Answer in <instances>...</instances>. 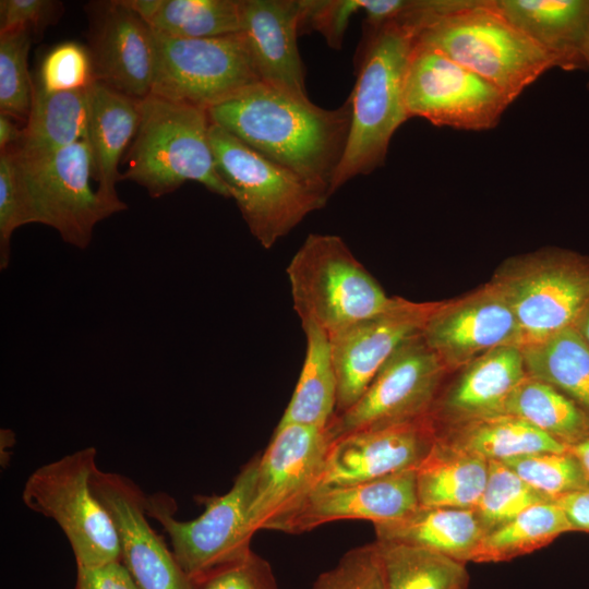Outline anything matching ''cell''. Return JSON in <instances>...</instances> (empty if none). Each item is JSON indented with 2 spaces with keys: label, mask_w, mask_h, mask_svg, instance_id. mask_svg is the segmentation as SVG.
Wrapping results in <instances>:
<instances>
[{
  "label": "cell",
  "mask_w": 589,
  "mask_h": 589,
  "mask_svg": "<svg viewBox=\"0 0 589 589\" xmlns=\"http://www.w3.org/2000/svg\"><path fill=\"white\" fill-rule=\"evenodd\" d=\"M212 123L330 196L351 124V101L326 109L264 82L211 107Z\"/></svg>",
  "instance_id": "obj_1"
},
{
  "label": "cell",
  "mask_w": 589,
  "mask_h": 589,
  "mask_svg": "<svg viewBox=\"0 0 589 589\" xmlns=\"http://www.w3.org/2000/svg\"><path fill=\"white\" fill-rule=\"evenodd\" d=\"M422 5L423 0H413L400 16L377 27H363L357 80L349 96L350 131L330 195L352 178L383 166L394 133L408 120L405 82Z\"/></svg>",
  "instance_id": "obj_2"
},
{
  "label": "cell",
  "mask_w": 589,
  "mask_h": 589,
  "mask_svg": "<svg viewBox=\"0 0 589 589\" xmlns=\"http://www.w3.org/2000/svg\"><path fill=\"white\" fill-rule=\"evenodd\" d=\"M416 44L435 48L482 76L513 103L554 60L515 27L494 0H433Z\"/></svg>",
  "instance_id": "obj_3"
},
{
  "label": "cell",
  "mask_w": 589,
  "mask_h": 589,
  "mask_svg": "<svg viewBox=\"0 0 589 589\" xmlns=\"http://www.w3.org/2000/svg\"><path fill=\"white\" fill-rule=\"evenodd\" d=\"M206 109L154 95L141 99V120L121 179L160 197L194 181L230 197L220 179L209 142Z\"/></svg>",
  "instance_id": "obj_4"
},
{
  "label": "cell",
  "mask_w": 589,
  "mask_h": 589,
  "mask_svg": "<svg viewBox=\"0 0 589 589\" xmlns=\"http://www.w3.org/2000/svg\"><path fill=\"white\" fill-rule=\"evenodd\" d=\"M209 142L220 179L250 232L265 249L322 208L329 197L212 122Z\"/></svg>",
  "instance_id": "obj_5"
},
{
  "label": "cell",
  "mask_w": 589,
  "mask_h": 589,
  "mask_svg": "<svg viewBox=\"0 0 589 589\" xmlns=\"http://www.w3.org/2000/svg\"><path fill=\"white\" fill-rule=\"evenodd\" d=\"M286 272L301 323H313L328 335L384 311L395 299L336 235L310 233Z\"/></svg>",
  "instance_id": "obj_6"
},
{
  "label": "cell",
  "mask_w": 589,
  "mask_h": 589,
  "mask_svg": "<svg viewBox=\"0 0 589 589\" xmlns=\"http://www.w3.org/2000/svg\"><path fill=\"white\" fill-rule=\"evenodd\" d=\"M96 455V448L88 446L47 462L31 473L22 491L27 508L60 527L76 567L120 561L113 520L92 488Z\"/></svg>",
  "instance_id": "obj_7"
},
{
  "label": "cell",
  "mask_w": 589,
  "mask_h": 589,
  "mask_svg": "<svg viewBox=\"0 0 589 589\" xmlns=\"http://www.w3.org/2000/svg\"><path fill=\"white\" fill-rule=\"evenodd\" d=\"M21 224H43L62 240L84 250L95 226L113 215L93 190L86 140L40 157H21L13 149Z\"/></svg>",
  "instance_id": "obj_8"
},
{
  "label": "cell",
  "mask_w": 589,
  "mask_h": 589,
  "mask_svg": "<svg viewBox=\"0 0 589 589\" xmlns=\"http://www.w3.org/2000/svg\"><path fill=\"white\" fill-rule=\"evenodd\" d=\"M260 455L251 458L223 495L204 497V512L193 520L175 517L176 503L164 494L147 496L146 510L167 532L171 551L187 575L194 579L251 552L255 533L251 507Z\"/></svg>",
  "instance_id": "obj_9"
},
{
  "label": "cell",
  "mask_w": 589,
  "mask_h": 589,
  "mask_svg": "<svg viewBox=\"0 0 589 589\" xmlns=\"http://www.w3.org/2000/svg\"><path fill=\"white\" fill-rule=\"evenodd\" d=\"M155 35L158 62L149 95L208 110L262 82L241 32L208 38Z\"/></svg>",
  "instance_id": "obj_10"
},
{
  "label": "cell",
  "mask_w": 589,
  "mask_h": 589,
  "mask_svg": "<svg viewBox=\"0 0 589 589\" xmlns=\"http://www.w3.org/2000/svg\"><path fill=\"white\" fill-rule=\"evenodd\" d=\"M493 281L517 318L520 347L575 325L589 302V260L544 251L514 261Z\"/></svg>",
  "instance_id": "obj_11"
},
{
  "label": "cell",
  "mask_w": 589,
  "mask_h": 589,
  "mask_svg": "<svg viewBox=\"0 0 589 589\" xmlns=\"http://www.w3.org/2000/svg\"><path fill=\"white\" fill-rule=\"evenodd\" d=\"M508 97L442 51L414 44L405 82L407 117L466 131L495 128Z\"/></svg>",
  "instance_id": "obj_12"
},
{
  "label": "cell",
  "mask_w": 589,
  "mask_h": 589,
  "mask_svg": "<svg viewBox=\"0 0 589 589\" xmlns=\"http://www.w3.org/2000/svg\"><path fill=\"white\" fill-rule=\"evenodd\" d=\"M447 369L422 334L399 346L361 397L335 414L329 442L345 435L411 422L430 416Z\"/></svg>",
  "instance_id": "obj_13"
},
{
  "label": "cell",
  "mask_w": 589,
  "mask_h": 589,
  "mask_svg": "<svg viewBox=\"0 0 589 589\" xmlns=\"http://www.w3.org/2000/svg\"><path fill=\"white\" fill-rule=\"evenodd\" d=\"M438 303L395 297L384 311L329 335L337 380L335 414L361 397L399 346L422 334Z\"/></svg>",
  "instance_id": "obj_14"
},
{
  "label": "cell",
  "mask_w": 589,
  "mask_h": 589,
  "mask_svg": "<svg viewBox=\"0 0 589 589\" xmlns=\"http://www.w3.org/2000/svg\"><path fill=\"white\" fill-rule=\"evenodd\" d=\"M326 429L277 425L259 458L251 522L268 529L292 512L321 481L329 446Z\"/></svg>",
  "instance_id": "obj_15"
},
{
  "label": "cell",
  "mask_w": 589,
  "mask_h": 589,
  "mask_svg": "<svg viewBox=\"0 0 589 589\" xmlns=\"http://www.w3.org/2000/svg\"><path fill=\"white\" fill-rule=\"evenodd\" d=\"M92 488L110 514L120 544V562L139 589H193L147 517V495L129 478L95 470Z\"/></svg>",
  "instance_id": "obj_16"
},
{
  "label": "cell",
  "mask_w": 589,
  "mask_h": 589,
  "mask_svg": "<svg viewBox=\"0 0 589 589\" xmlns=\"http://www.w3.org/2000/svg\"><path fill=\"white\" fill-rule=\"evenodd\" d=\"M422 337L447 371L466 366L495 348L521 345L515 313L494 283L459 300L440 302Z\"/></svg>",
  "instance_id": "obj_17"
},
{
  "label": "cell",
  "mask_w": 589,
  "mask_h": 589,
  "mask_svg": "<svg viewBox=\"0 0 589 589\" xmlns=\"http://www.w3.org/2000/svg\"><path fill=\"white\" fill-rule=\"evenodd\" d=\"M94 8L88 50L95 81L133 98L147 97L158 62L155 32L124 0Z\"/></svg>",
  "instance_id": "obj_18"
},
{
  "label": "cell",
  "mask_w": 589,
  "mask_h": 589,
  "mask_svg": "<svg viewBox=\"0 0 589 589\" xmlns=\"http://www.w3.org/2000/svg\"><path fill=\"white\" fill-rule=\"evenodd\" d=\"M436 438L426 418L354 432L329 443L320 486H341L417 469Z\"/></svg>",
  "instance_id": "obj_19"
},
{
  "label": "cell",
  "mask_w": 589,
  "mask_h": 589,
  "mask_svg": "<svg viewBox=\"0 0 589 589\" xmlns=\"http://www.w3.org/2000/svg\"><path fill=\"white\" fill-rule=\"evenodd\" d=\"M418 506L416 469H409L366 482L316 488L271 530L301 533L342 519L375 525L401 518Z\"/></svg>",
  "instance_id": "obj_20"
},
{
  "label": "cell",
  "mask_w": 589,
  "mask_h": 589,
  "mask_svg": "<svg viewBox=\"0 0 589 589\" xmlns=\"http://www.w3.org/2000/svg\"><path fill=\"white\" fill-rule=\"evenodd\" d=\"M300 0H241V33L261 81L308 97L298 49Z\"/></svg>",
  "instance_id": "obj_21"
},
{
  "label": "cell",
  "mask_w": 589,
  "mask_h": 589,
  "mask_svg": "<svg viewBox=\"0 0 589 589\" xmlns=\"http://www.w3.org/2000/svg\"><path fill=\"white\" fill-rule=\"evenodd\" d=\"M140 120L141 99L121 94L98 81L91 85L85 140L98 182L97 194L112 214L128 207L116 190L117 182L121 180L118 166L136 135Z\"/></svg>",
  "instance_id": "obj_22"
},
{
  "label": "cell",
  "mask_w": 589,
  "mask_h": 589,
  "mask_svg": "<svg viewBox=\"0 0 589 589\" xmlns=\"http://www.w3.org/2000/svg\"><path fill=\"white\" fill-rule=\"evenodd\" d=\"M500 12L564 71L586 70L589 0H494Z\"/></svg>",
  "instance_id": "obj_23"
},
{
  "label": "cell",
  "mask_w": 589,
  "mask_h": 589,
  "mask_svg": "<svg viewBox=\"0 0 589 589\" xmlns=\"http://www.w3.org/2000/svg\"><path fill=\"white\" fill-rule=\"evenodd\" d=\"M520 347L495 348L465 366L431 417L453 416L456 422L498 414L515 389L527 376Z\"/></svg>",
  "instance_id": "obj_24"
},
{
  "label": "cell",
  "mask_w": 589,
  "mask_h": 589,
  "mask_svg": "<svg viewBox=\"0 0 589 589\" xmlns=\"http://www.w3.org/2000/svg\"><path fill=\"white\" fill-rule=\"evenodd\" d=\"M376 540L423 548L459 562H473L485 534L474 509L418 506L406 516L375 524Z\"/></svg>",
  "instance_id": "obj_25"
},
{
  "label": "cell",
  "mask_w": 589,
  "mask_h": 589,
  "mask_svg": "<svg viewBox=\"0 0 589 589\" xmlns=\"http://www.w3.org/2000/svg\"><path fill=\"white\" fill-rule=\"evenodd\" d=\"M489 473V460L436 437L416 469L419 506L474 509Z\"/></svg>",
  "instance_id": "obj_26"
},
{
  "label": "cell",
  "mask_w": 589,
  "mask_h": 589,
  "mask_svg": "<svg viewBox=\"0 0 589 589\" xmlns=\"http://www.w3.org/2000/svg\"><path fill=\"white\" fill-rule=\"evenodd\" d=\"M89 87L49 92L34 82L31 111L13 152L21 157H40L85 140Z\"/></svg>",
  "instance_id": "obj_27"
},
{
  "label": "cell",
  "mask_w": 589,
  "mask_h": 589,
  "mask_svg": "<svg viewBox=\"0 0 589 589\" xmlns=\"http://www.w3.org/2000/svg\"><path fill=\"white\" fill-rule=\"evenodd\" d=\"M436 437L489 461H503L536 453L565 452L568 448L525 420L509 414H492L458 421L454 428L437 432Z\"/></svg>",
  "instance_id": "obj_28"
},
{
  "label": "cell",
  "mask_w": 589,
  "mask_h": 589,
  "mask_svg": "<svg viewBox=\"0 0 589 589\" xmlns=\"http://www.w3.org/2000/svg\"><path fill=\"white\" fill-rule=\"evenodd\" d=\"M306 349L302 370L278 425L304 424L327 429L336 411L337 380L332 341L313 323H301Z\"/></svg>",
  "instance_id": "obj_29"
},
{
  "label": "cell",
  "mask_w": 589,
  "mask_h": 589,
  "mask_svg": "<svg viewBox=\"0 0 589 589\" xmlns=\"http://www.w3.org/2000/svg\"><path fill=\"white\" fill-rule=\"evenodd\" d=\"M520 349L529 376L589 411V345L575 325Z\"/></svg>",
  "instance_id": "obj_30"
},
{
  "label": "cell",
  "mask_w": 589,
  "mask_h": 589,
  "mask_svg": "<svg viewBox=\"0 0 589 589\" xmlns=\"http://www.w3.org/2000/svg\"><path fill=\"white\" fill-rule=\"evenodd\" d=\"M498 414L517 417L567 447L589 434V416L553 386L527 375L510 393Z\"/></svg>",
  "instance_id": "obj_31"
},
{
  "label": "cell",
  "mask_w": 589,
  "mask_h": 589,
  "mask_svg": "<svg viewBox=\"0 0 589 589\" xmlns=\"http://www.w3.org/2000/svg\"><path fill=\"white\" fill-rule=\"evenodd\" d=\"M384 589H467L465 563L423 548L375 541Z\"/></svg>",
  "instance_id": "obj_32"
},
{
  "label": "cell",
  "mask_w": 589,
  "mask_h": 589,
  "mask_svg": "<svg viewBox=\"0 0 589 589\" xmlns=\"http://www.w3.org/2000/svg\"><path fill=\"white\" fill-rule=\"evenodd\" d=\"M573 528L555 502L536 504L486 532L473 562H505L539 550Z\"/></svg>",
  "instance_id": "obj_33"
},
{
  "label": "cell",
  "mask_w": 589,
  "mask_h": 589,
  "mask_svg": "<svg viewBox=\"0 0 589 589\" xmlns=\"http://www.w3.org/2000/svg\"><path fill=\"white\" fill-rule=\"evenodd\" d=\"M241 0H161L147 22L175 38H208L241 32Z\"/></svg>",
  "instance_id": "obj_34"
},
{
  "label": "cell",
  "mask_w": 589,
  "mask_h": 589,
  "mask_svg": "<svg viewBox=\"0 0 589 589\" xmlns=\"http://www.w3.org/2000/svg\"><path fill=\"white\" fill-rule=\"evenodd\" d=\"M544 502L554 501L531 488L504 462L490 460L485 486L474 512L486 533Z\"/></svg>",
  "instance_id": "obj_35"
},
{
  "label": "cell",
  "mask_w": 589,
  "mask_h": 589,
  "mask_svg": "<svg viewBox=\"0 0 589 589\" xmlns=\"http://www.w3.org/2000/svg\"><path fill=\"white\" fill-rule=\"evenodd\" d=\"M502 462L551 501L589 489V481L579 460L568 449L529 454Z\"/></svg>",
  "instance_id": "obj_36"
},
{
  "label": "cell",
  "mask_w": 589,
  "mask_h": 589,
  "mask_svg": "<svg viewBox=\"0 0 589 589\" xmlns=\"http://www.w3.org/2000/svg\"><path fill=\"white\" fill-rule=\"evenodd\" d=\"M31 45L28 31L0 33V112L26 121L34 86L27 65Z\"/></svg>",
  "instance_id": "obj_37"
},
{
  "label": "cell",
  "mask_w": 589,
  "mask_h": 589,
  "mask_svg": "<svg viewBox=\"0 0 589 589\" xmlns=\"http://www.w3.org/2000/svg\"><path fill=\"white\" fill-rule=\"evenodd\" d=\"M35 82L49 92L89 87L95 77L88 48L75 41L57 45L43 59Z\"/></svg>",
  "instance_id": "obj_38"
},
{
  "label": "cell",
  "mask_w": 589,
  "mask_h": 589,
  "mask_svg": "<svg viewBox=\"0 0 589 589\" xmlns=\"http://www.w3.org/2000/svg\"><path fill=\"white\" fill-rule=\"evenodd\" d=\"M311 589H384L376 542L346 552L333 568L318 575Z\"/></svg>",
  "instance_id": "obj_39"
},
{
  "label": "cell",
  "mask_w": 589,
  "mask_h": 589,
  "mask_svg": "<svg viewBox=\"0 0 589 589\" xmlns=\"http://www.w3.org/2000/svg\"><path fill=\"white\" fill-rule=\"evenodd\" d=\"M193 589H279L269 563L253 551L192 579Z\"/></svg>",
  "instance_id": "obj_40"
},
{
  "label": "cell",
  "mask_w": 589,
  "mask_h": 589,
  "mask_svg": "<svg viewBox=\"0 0 589 589\" xmlns=\"http://www.w3.org/2000/svg\"><path fill=\"white\" fill-rule=\"evenodd\" d=\"M299 31H316L333 49H340L352 15L363 12L364 0H300Z\"/></svg>",
  "instance_id": "obj_41"
},
{
  "label": "cell",
  "mask_w": 589,
  "mask_h": 589,
  "mask_svg": "<svg viewBox=\"0 0 589 589\" xmlns=\"http://www.w3.org/2000/svg\"><path fill=\"white\" fill-rule=\"evenodd\" d=\"M22 227L15 166L11 148L0 153V268L10 262L11 238Z\"/></svg>",
  "instance_id": "obj_42"
},
{
  "label": "cell",
  "mask_w": 589,
  "mask_h": 589,
  "mask_svg": "<svg viewBox=\"0 0 589 589\" xmlns=\"http://www.w3.org/2000/svg\"><path fill=\"white\" fill-rule=\"evenodd\" d=\"M62 11V3L53 0H1L0 33L43 31L56 23Z\"/></svg>",
  "instance_id": "obj_43"
},
{
  "label": "cell",
  "mask_w": 589,
  "mask_h": 589,
  "mask_svg": "<svg viewBox=\"0 0 589 589\" xmlns=\"http://www.w3.org/2000/svg\"><path fill=\"white\" fill-rule=\"evenodd\" d=\"M73 589H139L120 561L97 567H76Z\"/></svg>",
  "instance_id": "obj_44"
},
{
  "label": "cell",
  "mask_w": 589,
  "mask_h": 589,
  "mask_svg": "<svg viewBox=\"0 0 589 589\" xmlns=\"http://www.w3.org/2000/svg\"><path fill=\"white\" fill-rule=\"evenodd\" d=\"M554 502L564 510L573 531L589 532V489L565 494Z\"/></svg>",
  "instance_id": "obj_45"
},
{
  "label": "cell",
  "mask_w": 589,
  "mask_h": 589,
  "mask_svg": "<svg viewBox=\"0 0 589 589\" xmlns=\"http://www.w3.org/2000/svg\"><path fill=\"white\" fill-rule=\"evenodd\" d=\"M23 136V129H20L13 118L0 113V148L7 149L15 147Z\"/></svg>",
  "instance_id": "obj_46"
},
{
  "label": "cell",
  "mask_w": 589,
  "mask_h": 589,
  "mask_svg": "<svg viewBox=\"0 0 589 589\" xmlns=\"http://www.w3.org/2000/svg\"><path fill=\"white\" fill-rule=\"evenodd\" d=\"M567 449L579 460L589 481V434Z\"/></svg>",
  "instance_id": "obj_47"
},
{
  "label": "cell",
  "mask_w": 589,
  "mask_h": 589,
  "mask_svg": "<svg viewBox=\"0 0 589 589\" xmlns=\"http://www.w3.org/2000/svg\"><path fill=\"white\" fill-rule=\"evenodd\" d=\"M575 326L589 345V302L577 318Z\"/></svg>",
  "instance_id": "obj_48"
},
{
  "label": "cell",
  "mask_w": 589,
  "mask_h": 589,
  "mask_svg": "<svg viewBox=\"0 0 589 589\" xmlns=\"http://www.w3.org/2000/svg\"><path fill=\"white\" fill-rule=\"evenodd\" d=\"M581 55H582V58H584V61H585L586 70L589 72V31H588V33H587V35L585 37L584 44H582ZM587 88L589 91V77H588Z\"/></svg>",
  "instance_id": "obj_49"
}]
</instances>
